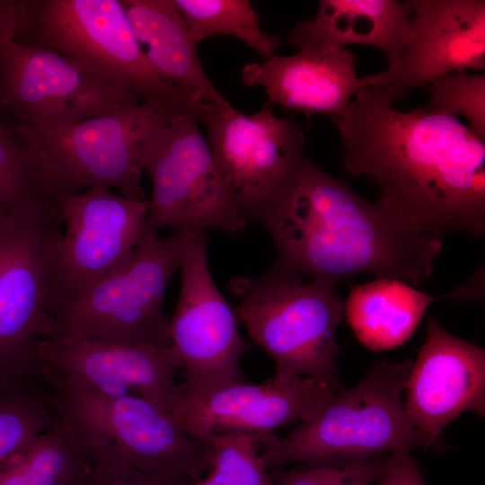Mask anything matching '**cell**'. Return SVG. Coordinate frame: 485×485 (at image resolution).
I'll return each instance as SVG.
<instances>
[{"label": "cell", "mask_w": 485, "mask_h": 485, "mask_svg": "<svg viewBox=\"0 0 485 485\" xmlns=\"http://www.w3.org/2000/svg\"><path fill=\"white\" fill-rule=\"evenodd\" d=\"M435 300L401 280L376 278L351 288L345 314L361 344L384 351L403 345Z\"/></svg>", "instance_id": "cell-22"}, {"label": "cell", "mask_w": 485, "mask_h": 485, "mask_svg": "<svg viewBox=\"0 0 485 485\" xmlns=\"http://www.w3.org/2000/svg\"><path fill=\"white\" fill-rule=\"evenodd\" d=\"M374 485H427L410 451L389 455L386 465Z\"/></svg>", "instance_id": "cell-31"}, {"label": "cell", "mask_w": 485, "mask_h": 485, "mask_svg": "<svg viewBox=\"0 0 485 485\" xmlns=\"http://www.w3.org/2000/svg\"><path fill=\"white\" fill-rule=\"evenodd\" d=\"M338 282L300 275L274 262L258 277H234L228 288L234 308L253 341L272 358L273 379L309 377L341 384L337 376V329L345 302Z\"/></svg>", "instance_id": "cell-4"}, {"label": "cell", "mask_w": 485, "mask_h": 485, "mask_svg": "<svg viewBox=\"0 0 485 485\" xmlns=\"http://www.w3.org/2000/svg\"><path fill=\"white\" fill-rule=\"evenodd\" d=\"M13 40L57 52L142 102L198 107L152 66L121 0H22Z\"/></svg>", "instance_id": "cell-6"}, {"label": "cell", "mask_w": 485, "mask_h": 485, "mask_svg": "<svg viewBox=\"0 0 485 485\" xmlns=\"http://www.w3.org/2000/svg\"><path fill=\"white\" fill-rule=\"evenodd\" d=\"M196 44L217 35L238 38L265 58L276 55L280 38L263 31L248 0H174Z\"/></svg>", "instance_id": "cell-26"}, {"label": "cell", "mask_w": 485, "mask_h": 485, "mask_svg": "<svg viewBox=\"0 0 485 485\" xmlns=\"http://www.w3.org/2000/svg\"><path fill=\"white\" fill-rule=\"evenodd\" d=\"M332 122L344 170L378 187V205L432 237L484 236L485 141L456 116L401 111L363 86Z\"/></svg>", "instance_id": "cell-1"}, {"label": "cell", "mask_w": 485, "mask_h": 485, "mask_svg": "<svg viewBox=\"0 0 485 485\" xmlns=\"http://www.w3.org/2000/svg\"><path fill=\"white\" fill-rule=\"evenodd\" d=\"M263 439L251 432H214L204 445L210 458L207 477L221 485H272L255 445Z\"/></svg>", "instance_id": "cell-27"}, {"label": "cell", "mask_w": 485, "mask_h": 485, "mask_svg": "<svg viewBox=\"0 0 485 485\" xmlns=\"http://www.w3.org/2000/svg\"><path fill=\"white\" fill-rule=\"evenodd\" d=\"M260 223L273 240L276 263L336 282L369 273L420 287L443 248L442 238L366 200L308 156Z\"/></svg>", "instance_id": "cell-2"}, {"label": "cell", "mask_w": 485, "mask_h": 485, "mask_svg": "<svg viewBox=\"0 0 485 485\" xmlns=\"http://www.w3.org/2000/svg\"><path fill=\"white\" fill-rule=\"evenodd\" d=\"M248 87L261 86L268 103L294 112L340 117L362 88L356 57L348 48H306L291 56L274 55L242 69Z\"/></svg>", "instance_id": "cell-19"}, {"label": "cell", "mask_w": 485, "mask_h": 485, "mask_svg": "<svg viewBox=\"0 0 485 485\" xmlns=\"http://www.w3.org/2000/svg\"><path fill=\"white\" fill-rule=\"evenodd\" d=\"M0 102L35 134L143 103L57 52L13 40L0 46Z\"/></svg>", "instance_id": "cell-12"}, {"label": "cell", "mask_w": 485, "mask_h": 485, "mask_svg": "<svg viewBox=\"0 0 485 485\" xmlns=\"http://www.w3.org/2000/svg\"><path fill=\"white\" fill-rule=\"evenodd\" d=\"M39 356L65 378L108 396L146 399L168 413L184 397L172 347L97 341L65 334L43 340Z\"/></svg>", "instance_id": "cell-16"}, {"label": "cell", "mask_w": 485, "mask_h": 485, "mask_svg": "<svg viewBox=\"0 0 485 485\" xmlns=\"http://www.w3.org/2000/svg\"><path fill=\"white\" fill-rule=\"evenodd\" d=\"M22 16V0H0V46L13 40Z\"/></svg>", "instance_id": "cell-32"}, {"label": "cell", "mask_w": 485, "mask_h": 485, "mask_svg": "<svg viewBox=\"0 0 485 485\" xmlns=\"http://www.w3.org/2000/svg\"><path fill=\"white\" fill-rule=\"evenodd\" d=\"M414 34L399 63L361 78L393 103L435 78L485 67V1L410 0Z\"/></svg>", "instance_id": "cell-15"}, {"label": "cell", "mask_w": 485, "mask_h": 485, "mask_svg": "<svg viewBox=\"0 0 485 485\" xmlns=\"http://www.w3.org/2000/svg\"><path fill=\"white\" fill-rule=\"evenodd\" d=\"M56 199L65 231L52 253L44 305L58 318L128 260L144 233L149 201L102 186Z\"/></svg>", "instance_id": "cell-9"}, {"label": "cell", "mask_w": 485, "mask_h": 485, "mask_svg": "<svg viewBox=\"0 0 485 485\" xmlns=\"http://www.w3.org/2000/svg\"><path fill=\"white\" fill-rule=\"evenodd\" d=\"M91 467L59 421L0 467V485H83Z\"/></svg>", "instance_id": "cell-23"}, {"label": "cell", "mask_w": 485, "mask_h": 485, "mask_svg": "<svg viewBox=\"0 0 485 485\" xmlns=\"http://www.w3.org/2000/svg\"><path fill=\"white\" fill-rule=\"evenodd\" d=\"M426 328L403 403L411 424L436 448L443 429L463 411L485 415V350L451 334L432 317Z\"/></svg>", "instance_id": "cell-18"}, {"label": "cell", "mask_w": 485, "mask_h": 485, "mask_svg": "<svg viewBox=\"0 0 485 485\" xmlns=\"http://www.w3.org/2000/svg\"><path fill=\"white\" fill-rule=\"evenodd\" d=\"M146 57L168 84L198 106L228 101L207 75L174 0H121Z\"/></svg>", "instance_id": "cell-21"}, {"label": "cell", "mask_w": 485, "mask_h": 485, "mask_svg": "<svg viewBox=\"0 0 485 485\" xmlns=\"http://www.w3.org/2000/svg\"><path fill=\"white\" fill-rule=\"evenodd\" d=\"M190 108L196 107L143 102L43 133L23 128L32 139L54 198L102 186L125 198L144 200L142 178L147 155L174 118Z\"/></svg>", "instance_id": "cell-7"}, {"label": "cell", "mask_w": 485, "mask_h": 485, "mask_svg": "<svg viewBox=\"0 0 485 485\" xmlns=\"http://www.w3.org/2000/svg\"><path fill=\"white\" fill-rule=\"evenodd\" d=\"M55 199L28 131L0 123V217L39 212Z\"/></svg>", "instance_id": "cell-25"}, {"label": "cell", "mask_w": 485, "mask_h": 485, "mask_svg": "<svg viewBox=\"0 0 485 485\" xmlns=\"http://www.w3.org/2000/svg\"><path fill=\"white\" fill-rule=\"evenodd\" d=\"M145 170L152 194L144 232L184 226L236 235L248 225L200 131L198 109L174 118L150 150Z\"/></svg>", "instance_id": "cell-11"}, {"label": "cell", "mask_w": 485, "mask_h": 485, "mask_svg": "<svg viewBox=\"0 0 485 485\" xmlns=\"http://www.w3.org/2000/svg\"><path fill=\"white\" fill-rule=\"evenodd\" d=\"M207 240L193 229L181 268L180 295L169 321L172 348L181 362L184 396L197 398L245 383L240 361L248 346L239 320L217 288Z\"/></svg>", "instance_id": "cell-14"}, {"label": "cell", "mask_w": 485, "mask_h": 485, "mask_svg": "<svg viewBox=\"0 0 485 485\" xmlns=\"http://www.w3.org/2000/svg\"><path fill=\"white\" fill-rule=\"evenodd\" d=\"M193 480L114 464L93 465L83 485H190Z\"/></svg>", "instance_id": "cell-30"}, {"label": "cell", "mask_w": 485, "mask_h": 485, "mask_svg": "<svg viewBox=\"0 0 485 485\" xmlns=\"http://www.w3.org/2000/svg\"><path fill=\"white\" fill-rule=\"evenodd\" d=\"M430 100L422 107L435 114L463 115L469 128L485 141V75L454 72L429 83Z\"/></svg>", "instance_id": "cell-28"}, {"label": "cell", "mask_w": 485, "mask_h": 485, "mask_svg": "<svg viewBox=\"0 0 485 485\" xmlns=\"http://www.w3.org/2000/svg\"><path fill=\"white\" fill-rule=\"evenodd\" d=\"M410 360L379 361L356 386L342 390L314 417L277 437L260 455L263 465L357 461L416 448H435L404 410Z\"/></svg>", "instance_id": "cell-5"}, {"label": "cell", "mask_w": 485, "mask_h": 485, "mask_svg": "<svg viewBox=\"0 0 485 485\" xmlns=\"http://www.w3.org/2000/svg\"><path fill=\"white\" fill-rule=\"evenodd\" d=\"M194 228L162 238L144 232L128 260L58 317L67 334L97 341L172 347L163 302Z\"/></svg>", "instance_id": "cell-8"}, {"label": "cell", "mask_w": 485, "mask_h": 485, "mask_svg": "<svg viewBox=\"0 0 485 485\" xmlns=\"http://www.w3.org/2000/svg\"><path fill=\"white\" fill-rule=\"evenodd\" d=\"M63 225L57 200L16 216L0 275V373L41 377L40 340L67 333L45 308L52 253Z\"/></svg>", "instance_id": "cell-13"}, {"label": "cell", "mask_w": 485, "mask_h": 485, "mask_svg": "<svg viewBox=\"0 0 485 485\" xmlns=\"http://www.w3.org/2000/svg\"><path fill=\"white\" fill-rule=\"evenodd\" d=\"M198 121L207 143L241 214L260 222L307 156L301 126L266 103L246 115L232 104H204Z\"/></svg>", "instance_id": "cell-10"}, {"label": "cell", "mask_w": 485, "mask_h": 485, "mask_svg": "<svg viewBox=\"0 0 485 485\" xmlns=\"http://www.w3.org/2000/svg\"><path fill=\"white\" fill-rule=\"evenodd\" d=\"M414 34L408 1L321 0L313 18L295 25L287 39L299 49L344 48L363 44L382 50L396 66Z\"/></svg>", "instance_id": "cell-20"}, {"label": "cell", "mask_w": 485, "mask_h": 485, "mask_svg": "<svg viewBox=\"0 0 485 485\" xmlns=\"http://www.w3.org/2000/svg\"><path fill=\"white\" fill-rule=\"evenodd\" d=\"M2 108H3V107H2V104H1V102H0V109H2Z\"/></svg>", "instance_id": "cell-35"}, {"label": "cell", "mask_w": 485, "mask_h": 485, "mask_svg": "<svg viewBox=\"0 0 485 485\" xmlns=\"http://www.w3.org/2000/svg\"><path fill=\"white\" fill-rule=\"evenodd\" d=\"M190 485H221L218 482L215 481L209 477H207L205 480H198L192 481Z\"/></svg>", "instance_id": "cell-34"}, {"label": "cell", "mask_w": 485, "mask_h": 485, "mask_svg": "<svg viewBox=\"0 0 485 485\" xmlns=\"http://www.w3.org/2000/svg\"><path fill=\"white\" fill-rule=\"evenodd\" d=\"M52 407L91 466L114 464L200 480L209 469L203 444L170 413L134 396H108L65 378L44 362Z\"/></svg>", "instance_id": "cell-3"}, {"label": "cell", "mask_w": 485, "mask_h": 485, "mask_svg": "<svg viewBox=\"0 0 485 485\" xmlns=\"http://www.w3.org/2000/svg\"><path fill=\"white\" fill-rule=\"evenodd\" d=\"M389 455L357 461L302 463L291 469L273 468L269 474L272 485H374Z\"/></svg>", "instance_id": "cell-29"}, {"label": "cell", "mask_w": 485, "mask_h": 485, "mask_svg": "<svg viewBox=\"0 0 485 485\" xmlns=\"http://www.w3.org/2000/svg\"><path fill=\"white\" fill-rule=\"evenodd\" d=\"M16 216L0 217V275L12 238Z\"/></svg>", "instance_id": "cell-33"}, {"label": "cell", "mask_w": 485, "mask_h": 485, "mask_svg": "<svg viewBox=\"0 0 485 485\" xmlns=\"http://www.w3.org/2000/svg\"><path fill=\"white\" fill-rule=\"evenodd\" d=\"M342 390L341 384L309 377L285 384L271 378L260 384H234L202 397L184 396L170 414L203 445L214 432L225 430L254 433L267 445L278 437L276 428L309 420Z\"/></svg>", "instance_id": "cell-17"}, {"label": "cell", "mask_w": 485, "mask_h": 485, "mask_svg": "<svg viewBox=\"0 0 485 485\" xmlns=\"http://www.w3.org/2000/svg\"><path fill=\"white\" fill-rule=\"evenodd\" d=\"M58 423L40 377L0 373V467Z\"/></svg>", "instance_id": "cell-24"}]
</instances>
